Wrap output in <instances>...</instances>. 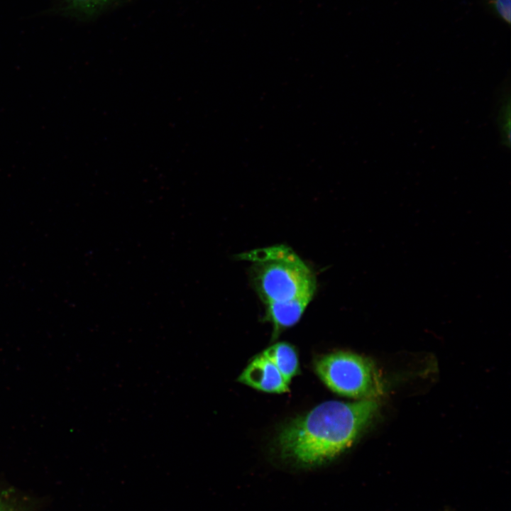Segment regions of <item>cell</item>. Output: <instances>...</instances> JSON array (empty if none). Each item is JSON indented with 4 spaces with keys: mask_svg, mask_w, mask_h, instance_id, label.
<instances>
[{
    "mask_svg": "<svg viewBox=\"0 0 511 511\" xmlns=\"http://www.w3.org/2000/svg\"><path fill=\"white\" fill-rule=\"evenodd\" d=\"M378 407L375 400L322 402L280 430L277 439L280 454L304 466L331 460L353 445Z\"/></svg>",
    "mask_w": 511,
    "mask_h": 511,
    "instance_id": "6da1fadb",
    "label": "cell"
},
{
    "mask_svg": "<svg viewBox=\"0 0 511 511\" xmlns=\"http://www.w3.org/2000/svg\"><path fill=\"white\" fill-rule=\"evenodd\" d=\"M238 257L251 262V284L265 304L316 292L314 273L285 245L253 250Z\"/></svg>",
    "mask_w": 511,
    "mask_h": 511,
    "instance_id": "7a4b0ae2",
    "label": "cell"
},
{
    "mask_svg": "<svg viewBox=\"0 0 511 511\" xmlns=\"http://www.w3.org/2000/svg\"><path fill=\"white\" fill-rule=\"evenodd\" d=\"M314 370L334 392L361 400H375L384 391L383 380L368 358L349 351H336L317 358Z\"/></svg>",
    "mask_w": 511,
    "mask_h": 511,
    "instance_id": "3957f363",
    "label": "cell"
},
{
    "mask_svg": "<svg viewBox=\"0 0 511 511\" xmlns=\"http://www.w3.org/2000/svg\"><path fill=\"white\" fill-rule=\"evenodd\" d=\"M238 381L260 391L284 393L290 390L277 367L263 353L253 357L238 378Z\"/></svg>",
    "mask_w": 511,
    "mask_h": 511,
    "instance_id": "277c9868",
    "label": "cell"
},
{
    "mask_svg": "<svg viewBox=\"0 0 511 511\" xmlns=\"http://www.w3.org/2000/svg\"><path fill=\"white\" fill-rule=\"evenodd\" d=\"M315 292H309L290 300L265 304V320L273 325L272 340L285 329L296 324L313 299Z\"/></svg>",
    "mask_w": 511,
    "mask_h": 511,
    "instance_id": "5b68a950",
    "label": "cell"
},
{
    "mask_svg": "<svg viewBox=\"0 0 511 511\" xmlns=\"http://www.w3.org/2000/svg\"><path fill=\"white\" fill-rule=\"evenodd\" d=\"M124 0H53L48 10L52 15L60 16L78 21L93 20Z\"/></svg>",
    "mask_w": 511,
    "mask_h": 511,
    "instance_id": "8992f818",
    "label": "cell"
},
{
    "mask_svg": "<svg viewBox=\"0 0 511 511\" xmlns=\"http://www.w3.org/2000/svg\"><path fill=\"white\" fill-rule=\"evenodd\" d=\"M279 370L287 383L300 373L299 359L295 348L287 342H277L262 353Z\"/></svg>",
    "mask_w": 511,
    "mask_h": 511,
    "instance_id": "52a82bcc",
    "label": "cell"
},
{
    "mask_svg": "<svg viewBox=\"0 0 511 511\" xmlns=\"http://www.w3.org/2000/svg\"><path fill=\"white\" fill-rule=\"evenodd\" d=\"M498 124L502 143L510 146V98L504 101L498 112Z\"/></svg>",
    "mask_w": 511,
    "mask_h": 511,
    "instance_id": "ba28073f",
    "label": "cell"
},
{
    "mask_svg": "<svg viewBox=\"0 0 511 511\" xmlns=\"http://www.w3.org/2000/svg\"><path fill=\"white\" fill-rule=\"evenodd\" d=\"M489 9L500 19L510 25V0H485Z\"/></svg>",
    "mask_w": 511,
    "mask_h": 511,
    "instance_id": "9c48e42d",
    "label": "cell"
},
{
    "mask_svg": "<svg viewBox=\"0 0 511 511\" xmlns=\"http://www.w3.org/2000/svg\"><path fill=\"white\" fill-rule=\"evenodd\" d=\"M0 511H17L13 507L0 500Z\"/></svg>",
    "mask_w": 511,
    "mask_h": 511,
    "instance_id": "30bf717a",
    "label": "cell"
}]
</instances>
